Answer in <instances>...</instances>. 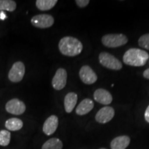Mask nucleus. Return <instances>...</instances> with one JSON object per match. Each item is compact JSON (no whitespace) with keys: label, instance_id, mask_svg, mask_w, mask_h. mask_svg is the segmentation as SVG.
Listing matches in <instances>:
<instances>
[{"label":"nucleus","instance_id":"obj_1","mask_svg":"<svg viewBox=\"0 0 149 149\" xmlns=\"http://www.w3.org/2000/svg\"><path fill=\"white\" fill-rule=\"evenodd\" d=\"M59 50L61 54L68 57L79 55L83 50V45L79 40L72 37H64L59 42Z\"/></svg>","mask_w":149,"mask_h":149},{"label":"nucleus","instance_id":"obj_2","mask_svg":"<svg viewBox=\"0 0 149 149\" xmlns=\"http://www.w3.org/2000/svg\"><path fill=\"white\" fill-rule=\"evenodd\" d=\"M149 55L139 48H130L124 53L123 61L124 64L132 66H143L146 64Z\"/></svg>","mask_w":149,"mask_h":149},{"label":"nucleus","instance_id":"obj_3","mask_svg":"<svg viewBox=\"0 0 149 149\" xmlns=\"http://www.w3.org/2000/svg\"><path fill=\"white\" fill-rule=\"evenodd\" d=\"M102 42L107 47L116 48L126 44L128 38L123 34H109L103 36Z\"/></svg>","mask_w":149,"mask_h":149},{"label":"nucleus","instance_id":"obj_4","mask_svg":"<svg viewBox=\"0 0 149 149\" xmlns=\"http://www.w3.org/2000/svg\"><path fill=\"white\" fill-rule=\"evenodd\" d=\"M99 60L102 66L112 70H120L122 68V64L120 60L110 53H101L99 55Z\"/></svg>","mask_w":149,"mask_h":149},{"label":"nucleus","instance_id":"obj_5","mask_svg":"<svg viewBox=\"0 0 149 149\" xmlns=\"http://www.w3.org/2000/svg\"><path fill=\"white\" fill-rule=\"evenodd\" d=\"M25 66L22 61H17L13 65L8 72V79L10 81L17 83L23 79L25 74Z\"/></svg>","mask_w":149,"mask_h":149},{"label":"nucleus","instance_id":"obj_6","mask_svg":"<svg viewBox=\"0 0 149 149\" xmlns=\"http://www.w3.org/2000/svg\"><path fill=\"white\" fill-rule=\"evenodd\" d=\"M31 24L39 29H47L51 27L54 24V18L51 15H37L31 19Z\"/></svg>","mask_w":149,"mask_h":149},{"label":"nucleus","instance_id":"obj_7","mask_svg":"<svg viewBox=\"0 0 149 149\" xmlns=\"http://www.w3.org/2000/svg\"><path fill=\"white\" fill-rule=\"evenodd\" d=\"M6 110L10 114L19 115L25 112L26 105L21 100L14 98L7 102L6 104Z\"/></svg>","mask_w":149,"mask_h":149},{"label":"nucleus","instance_id":"obj_8","mask_svg":"<svg viewBox=\"0 0 149 149\" xmlns=\"http://www.w3.org/2000/svg\"><path fill=\"white\" fill-rule=\"evenodd\" d=\"M67 81V72L64 68H59L52 79V85L55 90L60 91L65 87Z\"/></svg>","mask_w":149,"mask_h":149},{"label":"nucleus","instance_id":"obj_9","mask_svg":"<svg viewBox=\"0 0 149 149\" xmlns=\"http://www.w3.org/2000/svg\"><path fill=\"white\" fill-rule=\"evenodd\" d=\"M79 77L86 84H93L97 79L95 72L89 66H84L81 68L79 72Z\"/></svg>","mask_w":149,"mask_h":149},{"label":"nucleus","instance_id":"obj_10","mask_svg":"<svg viewBox=\"0 0 149 149\" xmlns=\"http://www.w3.org/2000/svg\"><path fill=\"white\" fill-rule=\"evenodd\" d=\"M115 115V111L113 108L105 107L102 108L95 115V120L100 124H106L113 118Z\"/></svg>","mask_w":149,"mask_h":149},{"label":"nucleus","instance_id":"obj_11","mask_svg":"<svg viewBox=\"0 0 149 149\" xmlns=\"http://www.w3.org/2000/svg\"><path fill=\"white\" fill-rule=\"evenodd\" d=\"M59 120L56 115H51L48 117L43 125V132L46 135H51L55 133L58 127Z\"/></svg>","mask_w":149,"mask_h":149},{"label":"nucleus","instance_id":"obj_12","mask_svg":"<svg viewBox=\"0 0 149 149\" xmlns=\"http://www.w3.org/2000/svg\"><path fill=\"white\" fill-rule=\"evenodd\" d=\"M94 99L98 103L104 104V105H108L110 104L113 101V97L109 91L103 88L97 89L95 91Z\"/></svg>","mask_w":149,"mask_h":149},{"label":"nucleus","instance_id":"obj_13","mask_svg":"<svg viewBox=\"0 0 149 149\" xmlns=\"http://www.w3.org/2000/svg\"><path fill=\"white\" fill-rule=\"evenodd\" d=\"M130 137L126 135L119 136L112 140L111 149H126L130 144Z\"/></svg>","mask_w":149,"mask_h":149},{"label":"nucleus","instance_id":"obj_14","mask_svg":"<svg viewBox=\"0 0 149 149\" xmlns=\"http://www.w3.org/2000/svg\"><path fill=\"white\" fill-rule=\"evenodd\" d=\"M94 107V103L91 99H84L80 102L76 109V113L79 115H84L88 113Z\"/></svg>","mask_w":149,"mask_h":149},{"label":"nucleus","instance_id":"obj_15","mask_svg":"<svg viewBox=\"0 0 149 149\" xmlns=\"http://www.w3.org/2000/svg\"><path fill=\"white\" fill-rule=\"evenodd\" d=\"M77 102V95L75 93H68L64 97V108L67 113L73 111Z\"/></svg>","mask_w":149,"mask_h":149},{"label":"nucleus","instance_id":"obj_16","mask_svg":"<svg viewBox=\"0 0 149 149\" xmlns=\"http://www.w3.org/2000/svg\"><path fill=\"white\" fill-rule=\"evenodd\" d=\"M23 125V122L20 119L15 118V117L8 119L5 123L6 128L11 131H17L22 129Z\"/></svg>","mask_w":149,"mask_h":149},{"label":"nucleus","instance_id":"obj_17","mask_svg":"<svg viewBox=\"0 0 149 149\" xmlns=\"http://www.w3.org/2000/svg\"><path fill=\"white\" fill-rule=\"evenodd\" d=\"M57 3V0H37L36 6L40 10H49L53 8Z\"/></svg>","mask_w":149,"mask_h":149},{"label":"nucleus","instance_id":"obj_18","mask_svg":"<svg viewBox=\"0 0 149 149\" xmlns=\"http://www.w3.org/2000/svg\"><path fill=\"white\" fill-rule=\"evenodd\" d=\"M62 141L58 138H51L43 144L42 149H62Z\"/></svg>","mask_w":149,"mask_h":149},{"label":"nucleus","instance_id":"obj_19","mask_svg":"<svg viewBox=\"0 0 149 149\" xmlns=\"http://www.w3.org/2000/svg\"><path fill=\"white\" fill-rule=\"evenodd\" d=\"M16 7L17 3L13 0H0V10L13 12Z\"/></svg>","mask_w":149,"mask_h":149},{"label":"nucleus","instance_id":"obj_20","mask_svg":"<svg viewBox=\"0 0 149 149\" xmlns=\"http://www.w3.org/2000/svg\"><path fill=\"white\" fill-rule=\"evenodd\" d=\"M11 138L10 133L8 130H0V146H7L10 144Z\"/></svg>","mask_w":149,"mask_h":149},{"label":"nucleus","instance_id":"obj_21","mask_svg":"<svg viewBox=\"0 0 149 149\" xmlns=\"http://www.w3.org/2000/svg\"><path fill=\"white\" fill-rule=\"evenodd\" d=\"M138 43L141 47L149 50V33L141 36L139 39Z\"/></svg>","mask_w":149,"mask_h":149},{"label":"nucleus","instance_id":"obj_22","mask_svg":"<svg viewBox=\"0 0 149 149\" xmlns=\"http://www.w3.org/2000/svg\"><path fill=\"white\" fill-rule=\"evenodd\" d=\"M89 2H90L89 0H77V1H75L76 4L80 8H84L88 4Z\"/></svg>","mask_w":149,"mask_h":149},{"label":"nucleus","instance_id":"obj_23","mask_svg":"<svg viewBox=\"0 0 149 149\" xmlns=\"http://www.w3.org/2000/svg\"><path fill=\"white\" fill-rule=\"evenodd\" d=\"M144 117H145V120H146V122L149 123V105H148V107H147L146 111H145Z\"/></svg>","mask_w":149,"mask_h":149},{"label":"nucleus","instance_id":"obj_24","mask_svg":"<svg viewBox=\"0 0 149 149\" xmlns=\"http://www.w3.org/2000/svg\"><path fill=\"white\" fill-rule=\"evenodd\" d=\"M143 75H144V77L146 78V79H149V68L145 70L144 73H143Z\"/></svg>","mask_w":149,"mask_h":149},{"label":"nucleus","instance_id":"obj_25","mask_svg":"<svg viewBox=\"0 0 149 149\" xmlns=\"http://www.w3.org/2000/svg\"><path fill=\"white\" fill-rule=\"evenodd\" d=\"M6 18V14L3 12V11H1V13H0V19H1V20H3L5 19Z\"/></svg>","mask_w":149,"mask_h":149},{"label":"nucleus","instance_id":"obj_26","mask_svg":"<svg viewBox=\"0 0 149 149\" xmlns=\"http://www.w3.org/2000/svg\"><path fill=\"white\" fill-rule=\"evenodd\" d=\"M100 149H107V148H100Z\"/></svg>","mask_w":149,"mask_h":149}]
</instances>
